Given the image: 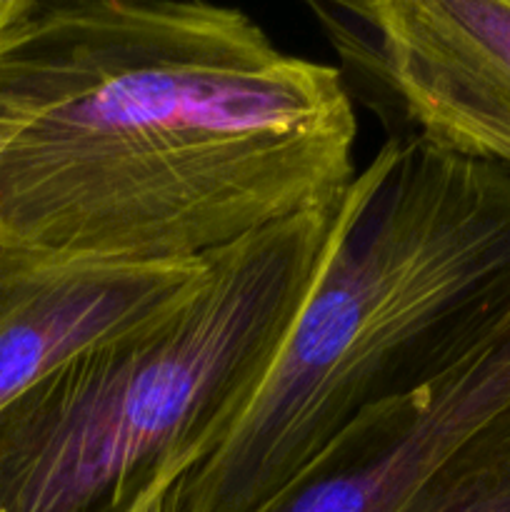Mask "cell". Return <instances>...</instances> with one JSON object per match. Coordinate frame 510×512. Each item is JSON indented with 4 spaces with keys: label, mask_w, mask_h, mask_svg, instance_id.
<instances>
[{
    "label": "cell",
    "mask_w": 510,
    "mask_h": 512,
    "mask_svg": "<svg viewBox=\"0 0 510 512\" xmlns=\"http://www.w3.org/2000/svg\"><path fill=\"white\" fill-rule=\"evenodd\" d=\"M353 98L240 8L20 0L0 28V240L203 263L328 213L355 178Z\"/></svg>",
    "instance_id": "1"
},
{
    "label": "cell",
    "mask_w": 510,
    "mask_h": 512,
    "mask_svg": "<svg viewBox=\"0 0 510 512\" xmlns=\"http://www.w3.org/2000/svg\"><path fill=\"white\" fill-rule=\"evenodd\" d=\"M510 313V170L388 138L340 195L313 285L240 423L165 512H255L368 408Z\"/></svg>",
    "instance_id": "2"
},
{
    "label": "cell",
    "mask_w": 510,
    "mask_h": 512,
    "mask_svg": "<svg viewBox=\"0 0 510 512\" xmlns=\"http://www.w3.org/2000/svg\"><path fill=\"white\" fill-rule=\"evenodd\" d=\"M328 213L208 260L175 313L88 350L0 410V512H138L225 443L323 260Z\"/></svg>",
    "instance_id": "3"
},
{
    "label": "cell",
    "mask_w": 510,
    "mask_h": 512,
    "mask_svg": "<svg viewBox=\"0 0 510 512\" xmlns=\"http://www.w3.org/2000/svg\"><path fill=\"white\" fill-rule=\"evenodd\" d=\"M350 98L388 138H413L510 170V80L435 33L418 0H315Z\"/></svg>",
    "instance_id": "4"
},
{
    "label": "cell",
    "mask_w": 510,
    "mask_h": 512,
    "mask_svg": "<svg viewBox=\"0 0 510 512\" xmlns=\"http://www.w3.org/2000/svg\"><path fill=\"white\" fill-rule=\"evenodd\" d=\"M508 403L510 313L423 388L360 413L255 512H403Z\"/></svg>",
    "instance_id": "5"
},
{
    "label": "cell",
    "mask_w": 510,
    "mask_h": 512,
    "mask_svg": "<svg viewBox=\"0 0 510 512\" xmlns=\"http://www.w3.org/2000/svg\"><path fill=\"white\" fill-rule=\"evenodd\" d=\"M208 260L130 263L0 240V410L78 355L175 313Z\"/></svg>",
    "instance_id": "6"
},
{
    "label": "cell",
    "mask_w": 510,
    "mask_h": 512,
    "mask_svg": "<svg viewBox=\"0 0 510 512\" xmlns=\"http://www.w3.org/2000/svg\"><path fill=\"white\" fill-rule=\"evenodd\" d=\"M403 512H510V403L445 460Z\"/></svg>",
    "instance_id": "7"
},
{
    "label": "cell",
    "mask_w": 510,
    "mask_h": 512,
    "mask_svg": "<svg viewBox=\"0 0 510 512\" xmlns=\"http://www.w3.org/2000/svg\"><path fill=\"white\" fill-rule=\"evenodd\" d=\"M435 33L510 80V0H418Z\"/></svg>",
    "instance_id": "8"
},
{
    "label": "cell",
    "mask_w": 510,
    "mask_h": 512,
    "mask_svg": "<svg viewBox=\"0 0 510 512\" xmlns=\"http://www.w3.org/2000/svg\"><path fill=\"white\" fill-rule=\"evenodd\" d=\"M18 3H20V0H0V28L8 23V18L15 13Z\"/></svg>",
    "instance_id": "9"
},
{
    "label": "cell",
    "mask_w": 510,
    "mask_h": 512,
    "mask_svg": "<svg viewBox=\"0 0 510 512\" xmlns=\"http://www.w3.org/2000/svg\"><path fill=\"white\" fill-rule=\"evenodd\" d=\"M165 498H168V493L158 495V498H153L150 503H145L138 512H165Z\"/></svg>",
    "instance_id": "10"
}]
</instances>
